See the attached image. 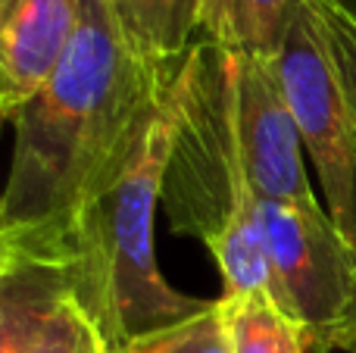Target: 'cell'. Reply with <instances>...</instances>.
<instances>
[{
	"instance_id": "1",
	"label": "cell",
	"mask_w": 356,
	"mask_h": 353,
	"mask_svg": "<svg viewBox=\"0 0 356 353\" xmlns=\"http://www.w3.org/2000/svg\"><path fill=\"white\" fill-rule=\"evenodd\" d=\"M175 75L135 56L106 0H81L63 63L13 113L3 229H16L29 247L54 241L131 156L166 106Z\"/></svg>"
},
{
	"instance_id": "2",
	"label": "cell",
	"mask_w": 356,
	"mask_h": 353,
	"mask_svg": "<svg viewBox=\"0 0 356 353\" xmlns=\"http://www.w3.org/2000/svg\"><path fill=\"white\" fill-rule=\"evenodd\" d=\"M160 204L175 235L197 238L213 254L222 297L263 291L275 300L259 200L234 125L232 54L207 38L191 47L172 81Z\"/></svg>"
},
{
	"instance_id": "3",
	"label": "cell",
	"mask_w": 356,
	"mask_h": 353,
	"mask_svg": "<svg viewBox=\"0 0 356 353\" xmlns=\"http://www.w3.org/2000/svg\"><path fill=\"white\" fill-rule=\"evenodd\" d=\"M166 147L169 100L116 175L63 225L54 241L31 247L66 263L69 300L110 353H122L138 335L172 325L209 304L172 288L156 266L154 219Z\"/></svg>"
},
{
	"instance_id": "4",
	"label": "cell",
	"mask_w": 356,
	"mask_h": 353,
	"mask_svg": "<svg viewBox=\"0 0 356 353\" xmlns=\"http://www.w3.org/2000/svg\"><path fill=\"white\" fill-rule=\"evenodd\" d=\"M275 304L300 325L309 353L356 350V244L322 204H259Z\"/></svg>"
},
{
	"instance_id": "5",
	"label": "cell",
	"mask_w": 356,
	"mask_h": 353,
	"mask_svg": "<svg viewBox=\"0 0 356 353\" xmlns=\"http://www.w3.org/2000/svg\"><path fill=\"white\" fill-rule=\"evenodd\" d=\"M282 94L319 172L328 216L350 238L356 191V129L338 60L313 0H294L275 50Z\"/></svg>"
},
{
	"instance_id": "6",
	"label": "cell",
	"mask_w": 356,
	"mask_h": 353,
	"mask_svg": "<svg viewBox=\"0 0 356 353\" xmlns=\"http://www.w3.org/2000/svg\"><path fill=\"white\" fill-rule=\"evenodd\" d=\"M234 125L257 200L319 204L303 166V138L272 56H232Z\"/></svg>"
},
{
	"instance_id": "7",
	"label": "cell",
	"mask_w": 356,
	"mask_h": 353,
	"mask_svg": "<svg viewBox=\"0 0 356 353\" xmlns=\"http://www.w3.org/2000/svg\"><path fill=\"white\" fill-rule=\"evenodd\" d=\"M81 0H0V113L31 100L63 63Z\"/></svg>"
},
{
	"instance_id": "8",
	"label": "cell",
	"mask_w": 356,
	"mask_h": 353,
	"mask_svg": "<svg viewBox=\"0 0 356 353\" xmlns=\"http://www.w3.org/2000/svg\"><path fill=\"white\" fill-rule=\"evenodd\" d=\"M69 300L66 263L54 254H25L0 285V353H31L54 313Z\"/></svg>"
},
{
	"instance_id": "9",
	"label": "cell",
	"mask_w": 356,
	"mask_h": 353,
	"mask_svg": "<svg viewBox=\"0 0 356 353\" xmlns=\"http://www.w3.org/2000/svg\"><path fill=\"white\" fill-rule=\"evenodd\" d=\"M119 35L144 63L178 72L200 41V0H106Z\"/></svg>"
},
{
	"instance_id": "10",
	"label": "cell",
	"mask_w": 356,
	"mask_h": 353,
	"mask_svg": "<svg viewBox=\"0 0 356 353\" xmlns=\"http://www.w3.org/2000/svg\"><path fill=\"white\" fill-rule=\"evenodd\" d=\"M294 0H200V38L232 56H275Z\"/></svg>"
},
{
	"instance_id": "11",
	"label": "cell",
	"mask_w": 356,
	"mask_h": 353,
	"mask_svg": "<svg viewBox=\"0 0 356 353\" xmlns=\"http://www.w3.org/2000/svg\"><path fill=\"white\" fill-rule=\"evenodd\" d=\"M234 353H309L300 325L263 291L222 297Z\"/></svg>"
},
{
	"instance_id": "12",
	"label": "cell",
	"mask_w": 356,
	"mask_h": 353,
	"mask_svg": "<svg viewBox=\"0 0 356 353\" xmlns=\"http://www.w3.org/2000/svg\"><path fill=\"white\" fill-rule=\"evenodd\" d=\"M122 353H234L228 306L222 304V297H216L203 310L172 325L138 335Z\"/></svg>"
},
{
	"instance_id": "13",
	"label": "cell",
	"mask_w": 356,
	"mask_h": 353,
	"mask_svg": "<svg viewBox=\"0 0 356 353\" xmlns=\"http://www.w3.org/2000/svg\"><path fill=\"white\" fill-rule=\"evenodd\" d=\"M313 6L319 13V22L325 28L328 44H332L334 60H338L356 129V6H350L347 0H313Z\"/></svg>"
},
{
	"instance_id": "14",
	"label": "cell",
	"mask_w": 356,
	"mask_h": 353,
	"mask_svg": "<svg viewBox=\"0 0 356 353\" xmlns=\"http://www.w3.org/2000/svg\"><path fill=\"white\" fill-rule=\"evenodd\" d=\"M31 353H110V350L104 347L94 325L79 313V306L72 300H66L54 313V319L47 322V329L38 338Z\"/></svg>"
},
{
	"instance_id": "15",
	"label": "cell",
	"mask_w": 356,
	"mask_h": 353,
	"mask_svg": "<svg viewBox=\"0 0 356 353\" xmlns=\"http://www.w3.org/2000/svg\"><path fill=\"white\" fill-rule=\"evenodd\" d=\"M25 254V241L16 229H0V285L10 275V269L19 263V256Z\"/></svg>"
},
{
	"instance_id": "16",
	"label": "cell",
	"mask_w": 356,
	"mask_h": 353,
	"mask_svg": "<svg viewBox=\"0 0 356 353\" xmlns=\"http://www.w3.org/2000/svg\"><path fill=\"white\" fill-rule=\"evenodd\" d=\"M350 241L356 244V191H353V229H350ZM356 353V350H353Z\"/></svg>"
},
{
	"instance_id": "17",
	"label": "cell",
	"mask_w": 356,
	"mask_h": 353,
	"mask_svg": "<svg viewBox=\"0 0 356 353\" xmlns=\"http://www.w3.org/2000/svg\"><path fill=\"white\" fill-rule=\"evenodd\" d=\"M3 113H0V125H3ZM0 229H3V191H0Z\"/></svg>"
}]
</instances>
